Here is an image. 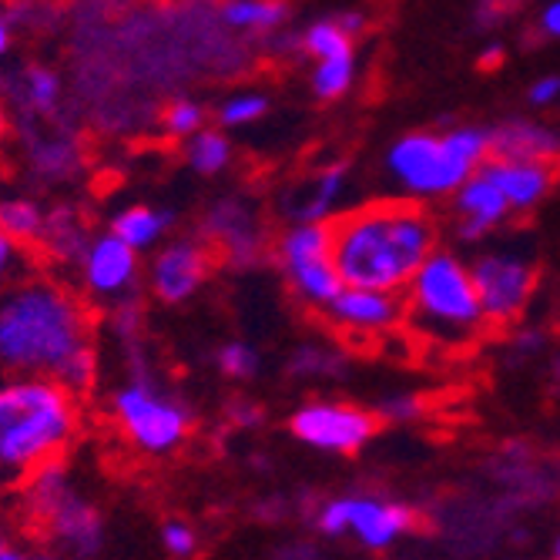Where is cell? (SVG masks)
I'll return each instance as SVG.
<instances>
[{
  "label": "cell",
  "mask_w": 560,
  "mask_h": 560,
  "mask_svg": "<svg viewBox=\"0 0 560 560\" xmlns=\"http://www.w3.org/2000/svg\"><path fill=\"white\" fill-rule=\"evenodd\" d=\"M88 242H91V229L84 222V212L78 206H71V201H58L55 209H47V222H44V232L34 248L44 252L50 266L78 269Z\"/></svg>",
  "instance_id": "20"
},
{
  "label": "cell",
  "mask_w": 560,
  "mask_h": 560,
  "mask_svg": "<svg viewBox=\"0 0 560 560\" xmlns=\"http://www.w3.org/2000/svg\"><path fill=\"white\" fill-rule=\"evenodd\" d=\"M560 97V78L557 74H550V78H540L534 88H530V105H550V101H557Z\"/></svg>",
  "instance_id": "37"
},
{
  "label": "cell",
  "mask_w": 560,
  "mask_h": 560,
  "mask_svg": "<svg viewBox=\"0 0 560 560\" xmlns=\"http://www.w3.org/2000/svg\"><path fill=\"white\" fill-rule=\"evenodd\" d=\"M206 118H209L206 105H198L195 97H175L172 105H165V112H162V128H165L168 138L185 141L195 131L206 128Z\"/></svg>",
  "instance_id": "31"
},
{
  "label": "cell",
  "mask_w": 560,
  "mask_h": 560,
  "mask_svg": "<svg viewBox=\"0 0 560 560\" xmlns=\"http://www.w3.org/2000/svg\"><path fill=\"white\" fill-rule=\"evenodd\" d=\"M78 279L84 285V292L94 302H125L131 295H138L141 285V252L131 248L125 238H118L112 229L91 235L84 256L78 262Z\"/></svg>",
  "instance_id": "9"
},
{
  "label": "cell",
  "mask_w": 560,
  "mask_h": 560,
  "mask_svg": "<svg viewBox=\"0 0 560 560\" xmlns=\"http://www.w3.org/2000/svg\"><path fill=\"white\" fill-rule=\"evenodd\" d=\"M215 363H219V373L232 383H248V380H256L259 370H262V355L259 349L252 346V342H242V339H232L219 349L215 355Z\"/></svg>",
  "instance_id": "29"
},
{
  "label": "cell",
  "mask_w": 560,
  "mask_h": 560,
  "mask_svg": "<svg viewBox=\"0 0 560 560\" xmlns=\"http://www.w3.org/2000/svg\"><path fill=\"white\" fill-rule=\"evenodd\" d=\"M97 373L94 319L71 285L24 272L0 289V376H50L84 396Z\"/></svg>",
  "instance_id": "1"
},
{
  "label": "cell",
  "mask_w": 560,
  "mask_h": 560,
  "mask_svg": "<svg viewBox=\"0 0 560 560\" xmlns=\"http://www.w3.org/2000/svg\"><path fill=\"white\" fill-rule=\"evenodd\" d=\"M128 366H131V376L112 393V417L121 436L138 453L168 456L191 436L195 417L175 393L159 386L155 373L141 360V352H138V360L128 352Z\"/></svg>",
  "instance_id": "6"
},
{
  "label": "cell",
  "mask_w": 560,
  "mask_h": 560,
  "mask_svg": "<svg viewBox=\"0 0 560 560\" xmlns=\"http://www.w3.org/2000/svg\"><path fill=\"white\" fill-rule=\"evenodd\" d=\"M24 151H27L31 172L47 185H65V182L78 178L84 168V151H81L78 138L55 131V128L31 125L24 135Z\"/></svg>",
  "instance_id": "17"
},
{
  "label": "cell",
  "mask_w": 560,
  "mask_h": 560,
  "mask_svg": "<svg viewBox=\"0 0 560 560\" xmlns=\"http://www.w3.org/2000/svg\"><path fill=\"white\" fill-rule=\"evenodd\" d=\"M215 269V252L206 238H172L148 262V292L162 305H182L209 282Z\"/></svg>",
  "instance_id": "11"
},
{
  "label": "cell",
  "mask_w": 560,
  "mask_h": 560,
  "mask_svg": "<svg viewBox=\"0 0 560 560\" xmlns=\"http://www.w3.org/2000/svg\"><path fill=\"white\" fill-rule=\"evenodd\" d=\"M289 430L299 443L326 453H355L376 433V417L346 402H305L292 413Z\"/></svg>",
  "instance_id": "12"
},
{
  "label": "cell",
  "mask_w": 560,
  "mask_h": 560,
  "mask_svg": "<svg viewBox=\"0 0 560 560\" xmlns=\"http://www.w3.org/2000/svg\"><path fill=\"white\" fill-rule=\"evenodd\" d=\"M175 215L168 209H151V206H128L121 212L112 215V232L118 238H125L131 248L138 252H148V248H155L168 229H172Z\"/></svg>",
  "instance_id": "23"
},
{
  "label": "cell",
  "mask_w": 560,
  "mask_h": 560,
  "mask_svg": "<svg viewBox=\"0 0 560 560\" xmlns=\"http://www.w3.org/2000/svg\"><path fill=\"white\" fill-rule=\"evenodd\" d=\"M346 182H349L346 162L326 165L313 178H305L295 188H289L279 198V212L289 222H329L332 209L339 206V198L346 191Z\"/></svg>",
  "instance_id": "16"
},
{
  "label": "cell",
  "mask_w": 560,
  "mask_h": 560,
  "mask_svg": "<svg viewBox=\"0 0 560 560\" xmlns=\"http://www.w3.org/2000/svg\"><path fill=\"white\" fill-rule=\"evenodd\" d=\"M557 557H560V540H557Z\"/></svg>",
  "instance_id": "44"
},
{
  "label": "cell",
  "mask_w": 560,
  "mask_h": 560,
  "mask_svg": "<svg viewBox=\"0 0 560 560\" xmlns=\"http://www.w3.org/2000/svg\"><path fill=\"white\" fill-rule=\"evenodd\" d=\"M47 222V206L34 195H0V229H4L14 242L37 245Z\"/></svg>",
  "instance_id": "24"
},
{
  "label": "cell",
  "mask_w": 560,
  "mask_h": 560,
  "mask_svg": "<svg viewBox=\"0 0 560 560\" xmlns=\"http://www.w3.org/2000/svg\"><path fill=\"white\" fill-rule=\"evenodd\" d=\"M380 413H383V417H389V420H410V417H417V413H420V402H417V399H410V396H396V399L380 402Z\"/></svg>",
  "instance_id": "36"
},
{
  "label": "cell",
  "mask_w": 560,
  "mask_h": 560,
  "mask_svg": "<svg viewBox=\"0 0 560 560\" xmlns=\"http://www.w3.org/2000/svg\"><path fill=\"white\" fill-rule=\"evenodd\" d=\"M500 58H503V47H497V44H493V47H490V50H487V55H483V58H480V61H483V65H487V68H493V65H497V61H500Z\"/></svg>",
  "instance_id": "41"
},
{
  "label": "cell",
  "mask_w": 560,
  "mask_h": 560,
  "mask_svg": "<svg viewBox=\"0 0 560 560\" xmlns=\"http://www.w3.org/2000/svg\"><path fill=\"white\" fill-rule=\"evenodd\" d=\"M24 272H31L27 248L0 229V289H4L8 282H14V279H21Z\"/></svg>",
  "instance_id": "32"
},
{
  "label": "cell",
  "mask_w": 560,
  "mask_h": 560,
  "mask_svg": "<svg viewBox=\"0 0 560 560\" xmlns=\"http://www.w3.org/2000/svg\"><path fill=\"white\" fill-rule=\"evenodd\" d=\"M329 363H332V352H326V349H319V346H305V349H299V352H292V363H289V370L295 373V376H326L329 373Z\"/></svg>",
  "instance_id": "34"
},
{
  "label": "cell",
  "mask_w": 560,
  "mask_h": 560,
  "mask_svg": "<svg viewBox=\"0 0 560 560\" xmlns=\"http://www.w3.org/2000/svg\"><path fill=\"white\" fill-rule=\"evenodd\" d=\"M326 323L339 332H389L406 323V302L386 289H363V285H342L323 310Z\"/></svg>",
  "instance_id": "15"
},
{
  "label": "cell",
  "mask_w": 560,
  "mask_h": 560,
  "mask_svg": "<svg viewBox=\"0 0 560 560\" xmlns=\"http://www.w3.org/2000/svg\"><path fill=\"white\" fill-rule=\"evenodd\" d=\"M8 128V112H4V105H0V131Z\"/></svg>",
  "instance_id": "43"
},
{
  "label": "cell",
  "mask_w": 560,
  "mask_h": 560,
  "mask_svg": "<svg viewBox=\"0 0 560 560\" xmlns=\"http://www.w3.org/2000/svg\"><path fill=\"white\" fill-rule=\"evenodd\" d=\"M4 94L24 121H47L58 118L65 105V81L55 68L27 65L4 78Z\"/></svg>",
  "instance_id": "18"
},
{
  "label": "cell",
  "mask_w": 560,
  "mask_h": 560,
  "mask_svg": "<svg viewBox=\"0 0 560 560\" xmlns=\"http://www.w3.org/2000/svg\"><path fill=\"white\" fill-rule=\"evenodd\" d=\"M229 420H232L235 427H259L262 410H259L256 402H248V399H232V402H229Z\"/></svg>",
  "instance_id": "35"
},
{
  "label": "cell",
  "mask_w": 560,
  "mask_h": 560,
  "mask_svg": "<svg viewBox=\"0 0 560 560\" xmlns=\"http://www.w3.org/2000/svg\"><path fill=\"white\" fill-rule=\"evenodd\" d=\"M406 289H410L406 323L433 339L460 342L487 319L470 269L450 252L433 248Z\"/></svg>",
  "instance_id": "5"
},
{
  "label": "cell",
  "mask_w": 560,
  "mask_h": 560,
  "mask_svg": "<svg viewBox=\"0 0 560 560\" xmlns=\"http://www.w3.org/2000/svg\"><path fill=\"white\" fill-rule=\"evenodd\" d=\"M219 24L238 34H269L289 21L285 0H219Z\"/></svg>",
  "instance_id": "22"
},
{
  "label": "cell",
  "mask_w": 560,
  "mask_h": 560,
  "mask_svg": "<svg viewBox=\"0 0 560 560\" xmlns=\"http://www.w3.org/2000/svg\"><path fill=\"white\" fill-rule=\"evenodd\" d=\"M266 115H269V97L259 91H235L222 101L219 112H215L222 128H248V125L262 121Z\"/></svg>",
  "instance_id": "28"
},
{
  "label": "cell",
  "mask_w": 560,
  "mask_h": 560,
  "mask_svg": "<svg viewBox=\"0 0 560 560\" xmlns=\"http://www.w3.org/2000/svg\"><path fill=\"white\" fill-rule=\"evenodd\" d=\"M81 427V396L50 376L0 380V483L55 464Z\"/></svg>",
  "instance_id": "3"
},
{
  "label": "cell",
  "mask_w": 560,
  "mask_h": 560,
  "mask_svg": "<svg viewBox=\"0 0 560 560\" xmlns=\"http://www.w3.org/2000/svg\"><path fill=\"white\" fill-rule=\"evenodd\" d=\"M159 537H162L165 553H172V557H191L198 550V534L185 521H165Z\"/></svg>",
  "instance_id": "33"
},
{
  "label": "cell",
  "mask_w": 560,
  "mask_h": 560,
  "mask_svg": "<svg viewBox=\"0 0 560 560\" xmlns=\"http://www.w3.org/2000/svg\"><path fill=\"white\" fill-rule=\"evenodd\" d=\"M480 172L503 191V198L511 201V209L524 212L534 209L537 201L550 191L553 172L547 168L544 159H487Z\"/></svg>",
  "instance_id": "19"
},
{
  "label": "cell",
  "mask_w": 560,
  "mask_h": 560,
  "mask_svg": "<svg viewBox=\"0 0 560 560\" xmlns=\"http://www.w3.org/2000/svg\"><path fill=\"white\" fill-rule=\"evenodd\" d=\"M276 262L289 289L305 305H323L342 289L339 269L332 262V229L329 222H292L276 238Z\"/></svg>",
  "instance_id": "8"
},
{
  "label": "cell",
  "mask_w": 560,
  "mask_h": 560,
  "mask_svg": "<svg viewBox=\"0 0 560 560\" xmlns=\"http://www.w3.org/2000/svg\"><path fill=\"white\" fill-rule=\"evenodd\" d=\"M299 47L313 61H329V58H352V34L339 21H316L302 31Z\"/></svg>",
  "instance_id": "27"
},
{
  "label": "cell",
  "mask_w": 560,
  "mask_h": 560,
  "mask_svg": "<svg viewBox=\"0 0 560 560\" xmlns=\"http://www.w3.org/2000/svg\"><path fill=\"white\" fill-rule=\"evenodd\" d=\"M316 524L326 537L355 534V540L366 550H386L393 540H399L410 530L413 517L406 506H396V503H383L370 497H339L323 506Z\"/></svg>",
  "instance_id": "10"
},
{
  "label": "cell",
  "mask_w": 560,
  "mask_h": 560,
  "mask_svg": "<svg viewBox=\"0 0 560 560\" xmlns=\"http://www.w3.org/2000/svg\"><path fill=\"white\" fill-rule=\"evenodd\" d=\"M456 212L464 215L460 238L480 242L506 212H511V201L503 198V191L483 172H474L460 188H456Z\"/></svg>",
  "instance_id": "21"
},
{
  "label": "cell",
  "mask_w": 560,
  "mask_h": 560,
  "mask_svg": "<svg viewBox=\"0 0 560 560\" xmlns=\"http://www.w3.org/2000/svg\"><path fill=\"white\" fill-rule=\"evenodd\" d=\"M336 21H339V24H342V27H346V31H349L352 37L366 31V18H363L360 11H349V14H339Z\"/></svg>",
  "instance_id": "39"
},
{
  "label": "cell",
  "mask_w": 560,
  "mask_h": 560,
  "mask_svg": "<svg viewBox=\"0 0 560 560\" xmlns=\"http://www.w3.org/2000/svg\"><path fill=\"white\" fill-rule=\"evenodd\" d=\"M490 151H497L503 159H544L550 151H557V138L544 128L506 125L490 131Z\"/></svg>",
  "instance_id": "26"
},
{
  "label": "cell",
  "mask_w": 560,
  "mask_h": 560,
  "mask_svg": "<svg viewBox=\"0 0 560 560\" xmlns=\"http://www.w3.org/2000/svg\"><path fill=\"white\" fill-rule=\"evenodd\" d=\"M352 81H355V58H329V61H316L313 68V91L323 101H336L349 94Z\"/></svg>",
  "instance_id": "30"
},
{
  "label": "cell",
  "mask_w": 560,
  "mask_h": 560,
  "mask_svg": "<svg viewBox=\"0 0 560 560\" xmlns=\"http://www.w3.org/2000/svg\"><path fill=\"white\" fill-rule=\"evenodd\" d=\"M201 238L212 245L215 256L229 259L232 266H256L269 248L259 212L235 195L212 201L206 219H201Z\"/></svg>",
  "instance_id": "13"
},
{
  "label": "cell",
  "mask_w": 560,
  "mask_h": 560,
  "mask_svg": "<svg viewBox=\"0 0 560 560\" xmlns=\"http://www.w3.org/2000/svg\"><path fill=\"white\" fill-rule=\"evenodd\" d=\"M232 141L219 128H201L191 138H185V162L195 175L201 178H215L232 165Z\"/></svg>",
  "instance_id": "25"
},
{
  "label": "cell",
  "mask_w": 560,
  "mask_h": 560,
  "mask_svg": "<svg viewBox=\"0 0 560 560\" xmlns=\"http://www.w3.org/2000/svg\"><path fill=\"white\" fill-rule=\"evenodd\" d=\"M490 159V131L453 128L446 135H402L386 151V172L410 198H443Z\"/></svg>",
  "instance_id": "4"
},
{
  "label": "cell",
  "mask_w": 560,
  "mask_h": 560,
  "mask_svg": "<svg viewBox=\"0 0 560 560\" xmlns=\"http://www.w3.org/2000/svg\"><path fill=\"white\" fill-rule=\"evenodd\" d=\"M21 483L31 521L61 553L97 557L105 550V521H101L97 506L74 490L61 460L37 467Z\"/></svg>",
  "instance_id": "7"
},
{
  "label": "cell",
  "mask_w": 560,
  "mask_h": 560,
  "mask_svg": "<svg viewBox=\"0 0 560 560\" xmlns=\"http://www.w3.org/2000/svg\"><path fill=\"white\" fill-rule=\"evenodd\" d=\"M172 4H182V8H201V4H209V0H172Z\"/></svg>",
  "instance_id": "42"
},
{
  "label": "cell",
  "mask_w": 560,
  "mask_h": 560,
  "mask_svg": "<svg viewBox=\"0 0 560 560\" xmlns=\"http://www.w3.org/2000/svg\"><path fill=\"white\" fill-rule=\"evenodd\" d=\"M332 229V262L342 285L399 292L436 248L433 219L402 201H380L339 215Z\"/></svg>",
  "instance_id": "2"
},
{
  "label": "cell",
  "mask_w": 560,
  "mask_h": 560,
  "mask_svg": "<svg viewBox=\"0 0 560 560\" xmlns=\"http://www.w3.org/2000/svg\"><path fill=\"white\" fill-rule=\"evenodd\" d=\"M11 40H14V31H11L8 18H0V61L8 58V50H11Z\"/></svg>",
  "instance_id": "40"
},
{
  "label": "cell",
  "mask_w": 560,
  "mask_h": 560,
  "mask_svg": "<svg viewBox=\"0 0 560 560\" xmlns=\"http://www.w3.org/2000/svg\"><path fill=\"white\" fill-rule=\"evenodd\" d=\"M483 316L493 323H511L534 292V269L514 256H500V252H490V256H480L470 266Z\"/></svg>",
  "instance_id": "14"
},
{
  "label": "cell",
  "mask_w": 560,
  "mask_h": 560,
  "mask_svg": "<svg viewBox=\"0 0 560 560\" xmlns=\"http://www.w3.org/2000/svg\"><path fill=\"white\" fill-rule=\"evenodd\" d=\"M540 27H544L550 37H560V0H553V4L544 11V18H540Z\"/></svg>",
  "instance_id": "38"
}]
</instances>
